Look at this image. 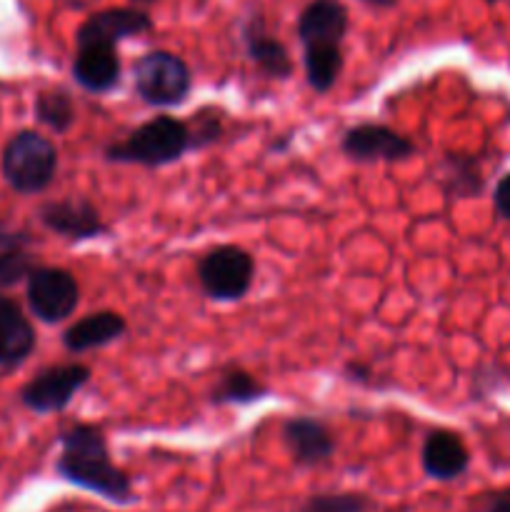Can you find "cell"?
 <instances>
[{
	"instance_id": "obj_9",
	"label": "cell",
	"mask_w": 510,
	"mask_h": 512,
	"mask_svg": "<svg viewBox=\"0 0 510 512\" xmlns=\"http://www.w3.org/2000/svg\"><path fill=\"white\" fill-rule=\"evenodd\" d=\"M38 218L50 233L73 240V243H83V240H93L108 233L103 215L88 198L50 200V203L40 205Z\"/></svg>"
},
{
	"instance_id": "obj_15",
	"label": "cell",
	"mask_w": 510,
	"mask_h": 512,
	"mask_svg": "<svg viewBox=\"0 0 510 512\" xmlns=\"http://www.w3.org/2000/svg\"><path fill=\"white\" fill-rule=\"evenodd\" d=\"M125 330H128V323H125L123 315L113 313V310H98V313L75 320L63 333V345L70 353L80 355L115 343V340L123 338Z\"/></svg>"
},
{
	"instance_id": "obj_31",
	"label": "cell",
	"mask_w": 510,
	"mask_h": 512,
	"mask_svg": "<svg viewBox=\"0 0 510 512\" xmlns=\"http://www.w3.org/2000/svg\"><path fill=\"white\" fill-rule=\"evenodd\" d=\"M488 3H495V0H488Z\"/></svg>"
},
{
	"instance_id": "obj_25",
	"label": "cell",
	"mask_w": 510,
	"mask_h": 512,
	"mask_svg": "<svg viewBox=\"0 0 510 512\" xmlns=\"http://www.w3.org/2000/svg\"><path fill=\"white\" fill-rule=\"evenodd\" d=\"M493 205H495V213L500 215L503 220H510V173L503 175L498 180L493 190Z\"/></svg>"
},
{
	"instance_id": "obj_24",
	"label": "cell",
	"mask_w": 510,
	"mask_h": 512,
	"mask_svg": "<svg viewBox=\"0 0 510 512\" xmlns=\"http://www.w3.org/2000/svg\"><path fill=\"white\" fill-rule=\"evenodd\" d=\"M185 125H188L190 150L208 148V145H213L223 135V118H218V113L213 108H205L200 113H195L193 123Z\"/></svg>"
},
{
	"instance_id": "obj_13",
	"label": "cell",
	"mask_w": 510,
	"mask_h": 512,
	"mask_svg": "<svg viewBox=\"0 0 510 512\" xmlns=\"http://www.w3.org/2000/svg\"><path fill=\"white\" fill-rule=\"evenodd\" d=\"M420 463L428 478L450 483L460 478L470 465V453L458 433L453 430H433L425 438L423 450H420Z\"/></svg>"
},
{
	"instance_id": "obj_6",
	"label": "cell",
	"mask_w": 510,
	"mask_h": 512,
	"mask_svg": "<svg viewBox=\"0 0 510 512\" xmlns=\"http://www.w3.org/2000/svg\"><path fill=\"white\" fill-rule=\"evenodd\" d=\"M90 375H93V370H90V365L83 363L50 365V368L35 373V378L23 385L20 400H23L25 408L38 415L60 413L88 385Z\"/></svg>"
},
{
	"instance_id": "obj_19",
	"label": "cell",
	"mask_w": 510,
	"mask_h": 512,
	"mask_svg": "<svg viewBox=\"0 0 510 512\" xmlns=\"http://www.w3.org/2000/svg\"><path fill=\"white\" fill-rule=\"evenodd\" d=\"M270 390L260 383L248 370L230 368L220 375L215 388L210 390V403L213 405H253L258 400L268 398Z\"/></svg>"
},
{
	"instance_id": "obj_29",
	"label": "cell",
	"mask_w": 510,
	"mask_h": 512,
	"mask_svg": "<svg viewBox=\"0 0 510 512\" xmlns=\"http://www.w3.org/2000/svg\"><path fill=\"white\" fill-rule=\"evenodd\" d=\"M360 3L370 5V8H383V10H388V8H395V5H398L400 0H360Z\"/></svg>"
},
{
	"instance_id": "obj_11",
	"label": "cell",
	"mask_w": 510,
	"mask_h": 512,
	"mask_svg": "<svg viewBox=\"0 0 510 512\" xmlns=\"http://www.w3.org/2000/svg\"><path fill=\"white\" fill-rule=\"evenodd\" d=\"M283 443L298 468H315L333 458L335 435L328 425L310 415H295L283 423Z\"/></svg>"
},
{
	"instance_id": "obj_30",
	"label": "cell",
	"mask_w": 510,
	"mask_h": 512,
	"mask_svg": "<svg viewBox=\"0 0 510 512\" xmlns=\"http://www.w3.org/2000/svg\"><path fill=\"white\" fill-rule=\"evenodd\" d=\"M130 3H135V5H153L155 0H130Z\"/></svg>"
},
{
	"instance_id": "obj_8",
	"label": "cell",
	"mask_w": 510,
	"mask_h": 512,
	"mask_svg": "<svg viewBox=\"0 0 510 512\" xmlns=\"http://www.w3.org/2000/svg\"><path fill=\"white\" fill-rule=\"evenodd\" d=\"M340 150L355 163H398L415 155V145L405 135L380 123H360L345 130Z\"/></svg>"
},
{
	"instance_id": "obj_1",
	"label": "cell",
	"mask_w": 510,
	"mask_h": 512,
	"mask_svg": "<svg viewBox=\"0 0 510 512\" xmlns=\"http://www.w3.org/2000/svg\"><path fill=\"white\" fill-rule=\"evenodd\" d=\"M55 473L65 483L100 495L115 505H133L135 490L128 475L110 460L108 440L98 425L73 423L60 433V455Z\"/></svg>"
},
{
	"instance_id": "obj_3",
	"label": "cell",
	"mask_w": 510,
	"mask_h": 512,
	"mask_svg": "<svg viewBox=\"0 0 510 512\" xmlns=\"http://www.w3.org/2000/svg\"><path fill=\"white\" fill-rule=\"evenodd\" d=\"M58 170V150L45 135L20 130L3 150V175L20 195H38L53 183Z\"/></svg>"
},
{
	"instance_id": "obj_2",
	"label": "cell",
	"mask_w": 510,
	"mask_h": 512,
	"mask_svg": "<svg viewBox=\"0 0 510 512\" xmlns=\"http://www.w3.org/2000/svg\"><path fill=\"white\" fill-rule=\"evenodd\" d=\"M190 150L188 125L173 115H155L128 133V138L105 145L103 155L110 163L143 165V168H163L178 163Z\"/></svg>"
},
{
	"instance_id": "obj_21",
	"label": "cell",
	"mask_w": 510,
	"mask_h": 512,
	"mask_svg": "<svg viewBox=\"0 0 510 512\" xmlns=\"http://www.w3.org/2000/svg\"><path fill=\"white\" fill-rule=\"evenodd\" d=\"M443 188L450 198H473L483 190V178H480L478 163L473 158H455L448 155L445 160Z\"/></svg>"
},
{
	"instance_id": "obj_26",
	"label": "cell",
	"mask_w": 510,
	"mask_h": 512,
	"mask_svg": "<svg viewBox=\"0 0 510 512\" xmlns=\"http://www.w3.org/2000/svg\"><path fill=\"white\" fill-rule=\"evenodd\" d=\"M30 240L33 238L28 233H23V230L0 228V253H5V250H23Z\"/></svg>"
},
{
	"instance_id": "obj_28",
	"label": "cell",
	"mask_w": 510,
	"mask_h": 512,
	"mask_svg": "<svg viewBox=\"0 0 510 512\" xmlns=\"http://www.w3.org/2000/svg\"><path fill=\"white\" fill-rule=\"evenodd\" d=\"M345 375H348L350 380H358V383H368L370 368H365V365L360 363H350L348 368H345Z\"/></svg>"
},
{
	"instance_id": "obj_16",
	"label": "cell",
	"mask_w": 510,
	"mask_h": 512,
	"mask_svg": "<svg viewBox=\"0 0 510 512\" xmlns=\"http://www.w3.org/2000/svg\"><path fill=\"white\" fill-rule=\"evenodd\" d=\"M118 50L108 45H88L78 48L73 60V78L88 93H110L120 83Z\"/></svg>"
},
{
	"instance_id": "obj_12",
	"label": "cell",
	"mask_w": 510,
	"mask_h": 512,
	"mask_svg": "<svg viewBox=\"0 0 510 512\" xmlns=\"http://www.w3.org/2000/svg\"><path fill=\"white\" fill-rule=\"evenodd\" d=\"M298 38L305 45H340L348 33V10L340 0H310L298 15Z\"/></svg>"
},
{
	"instance_id": "obj_27",
	"label": "cell",
	"mask_w": 510,
	"mask_h": 512,
	"mask_svg": "<svg viewBox=\"0 0 510 512\" xmlns=\"http://www.w3.org/2000/svg\"><path fill=\"white\" fill-rule=\"evenodd\" d=\"M485 512H510V488L490 493L485 498Z\"/></svg>"
},
{
	"instance_id": "obj_20",
	"label": "cell",
	"mask_w": 510,
	"mask_h": 512,
	"mask_svg": "<svg viewBox=\"0 0 510 512\" xmlns=\"http://www.w3.org/2000/svg\"><path fill=\"white\" fill-rule=\"evenodd\" d=\"M33 110L38 123H43L45 128L53 130L55 135H65L75 125L73 98H70L68 90L63 88L43 90V93L35 98Z\"/></svg>"
},
{
	"instance_id": "obj_18",
	"label": "cell",
	"mask_w": 510,
	"mask_h": 512,
	"mask_svg": "<svg viewBox=\"0 0 510 512\" xmlns=\"http://www.w3.org/2000/svg\"><path fill=\"white\" fill-rule=\"evenodd\" d=\"M343 48L340 45H305L303 48V65L305 78L315 93L325 95L335 88L340 73H343Z\"/></svg>"
},
{
	"instance_id": "obj_14",
	"label": "cell",
	"mask_w": 510,
	"mask_h": 512,
	"mask_svg": "<svg viewBox=\"0 0 510 512\" xmlns=\"http://www.w3.org/2000/svg\"><path fill=\"white\" fill-rule=\"evenodd\" d=\"M243 43L248 58L253 60V65L265 78L288 80L293 75V60H290L288 48L265 30L260 15H255L243 25Z\"/></svg>"
},
{
	"instance_id": "obj_22",
	"label": "cell",
	"mask_w": 510,
	"mask_h": 512,
	"mask_svg": "<svg viewBox=\"0 0 510 512\" xmlns=\"http://www.w3.org/2000/svg\"><path fill=\"white\" fill-rule=\"evenodd\" d=\"M373 500L360 493H318L303 500L298 512H370Z\"/></svg>"
},
{
	"instance_id": "obj_7",
	"label": "cell",
	"mask_w": 510,
	"mask_h": 512,
	"mask_svg": "<svg viewBox=\"0 0 510 512\" xmlns=\"http://www.w3.org/2000/svg\"><path fill=\"white\" fill-rule=\"evenodd\" d=\"M28 305L33 315L43 323L55 325L75 313L80 300L78 280L70 270L38 265L28 278Z\"/></svg>"
},
{
	"instance_id": "obj_4",
	"label": "cell",
	"mask_w": 510,
	"mask_h": 512,
	"mask_svg": "<svg viewBox=\"0 0 510 512\" xmlns=\"http://www.w3.org/2000/svg\"><path fill=\"white\" fill-rule=\"evenodd\" d=\"M135 93L153 108H175L185 103L193 88L188 63L170 50H150L133 65Z\"/></svg>"
},
{
	"instance_id": "obj_10",
	"label": "cell",
	"mask_w": 510,
	"mask_h": 512,
	"mask_svg": "<svg viewBox=\"0 0 510 512\" xmlns=\"http://www.w3.org/2000/svg\"><path fill=\"white\" fill-rule=\"evenodd\" d=\"M150 28H153V18L143 8H105L80 23L75 45L78 48H88V45L115 48L120 40L150 33Z\"/></svg>"
},
{
	"instance_id": "obj_5",
	"label": "cell",
	"mask_w": 510,
	"mask_h": 512,
	"mask_svg": "<svg viewBox=\"0 0 510 512\" xmlns=\"http://www.w3.org/2000/svg\"><path fill=\"white\" fill-rule=\"evenodd\" d=\"M255 278V260L240 245H218L198 260V283L215 303L245 298Z\"/></svg>"
},
{
	"instance_id": "obj_17",
	"label": "cell",
	"mask_w": 510,
	"mask_h": 512,
	"mask_svg": "<svg viewBox=\"0 0 510 512\" xmlns=\"http://www.w3.org/2000/svg\"><path fill=\"white\" fill-rule=\"evenodd\" d=\"M35 348V330L15 300L0 295V368H18Z\"/></svg>"
},
{
	"instance_id": "obj_23",
	"label": "cell",
	"mask_w": 510,
	"mask_h": 512,
	"mask_svg": "<svg viewBox=\"0 0 510 512\" xmlns=\"http://www.w3.org/2000/svg\"><path fill=\"white\" fill-rule=\"evenodd\" d=\"M35 268H38V260L25 253V250H5V253H0V290H8L28 280Z\"/></svg>"
}]
</instances>
